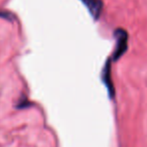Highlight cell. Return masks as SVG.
Segmentation results:
<instances>
[{
  "label": "cell",
  "mask_w": 147,
  "mask_h": 147,
  "mask_svg": "<svg viewBox=\"0 0 147 147\" xmlns=\"http://www.w3.org/2000/svg\"><path fill=\"white\" fill-rule=\"evenodd\" d=\"M115 38L117 40L116 42V47L114 53L112 55L111 60L117 61L124 53L127 50V41H128V34L124 29H117L115 31Z\"/></svg>",
  "instance_id": "cell-1"
},
{
  "label": "cell",
  "mask_w": 147,
  "mask_h": 147,
  "mask_svg": "<svg viewBox=\"0 0 147 147\" xmlns=\"http://www.w3.org/2000/svg\"><path fill=\"white\" fill-rule=\"evenodd\" d=\"M111 61H112L111 58L108 59L106 64H105V67L102 74V79L104 81L107 89H108V93L110 98H114V96H115V88H114V84L111 77Z\"/></svg>",
  "instance_id": "cell-2"
},
{
  "label": "cell",
  "mask_w": 147,
  "mask_h": 147,
  "mask_svg": "<svg viewBox=\"0 0 147 147\" xmlns=\"http://www.w3.org/2000/svg\"><path fill=\"white\" fill-rule=\"evenodd\" d=\"M82 2L88 7L89 11L95 19H99L103 10L102 0H82Z\"/></svg>",
  "instance_id": "cell-3"
},
{
  "label": "cell",
  "mask_w": 147,
  "mask_h": 147,
  "mask_svg": "<svg viewBox=\"0 0 147 147\" xmlns=\"http://www.w3.org/2000/svg\"><path fill=\"white\" fill-rule=\"evenodd\" d=\"M30 105H32L30 102H28L27 99H23V100H20L19 103H18V105L16 107L17 108H26V107L30 106Z\"/></svg>",
  "instance_id": "cell-4"
}]
</instances>
